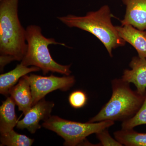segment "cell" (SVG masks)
I'll use <instances>...</instances> for the list:
<instances>
[{
	"label": "cell",
	"instance_id": "cell-3",
	"mask_svg": "<svg viewBox=\"0 0 146 146\" xmlns=\"http://www.w3.org/2000/svg\"><path fill=\"white\" fill-rule=\"evenodd\" d=\"M111 85L112 94L110 99L88 122L106 120L124 121L133 117L141 107L146 95H142L133 91L129 83L121 78L112 80Z\"/></svg>",
	"mask_w": 146,
	"mask_h": 146
},
{
	"label": "cell",
	"instance_id": "cell-14",
	"mask_svg": "<svg viewBox=\"0 0 146 146\" xmlns=\"http://www.w3.org/2000/svg\"><path fill=\"white\" fill-rule=\"evenodd\" d=\"M114 136L123 146H146V133H139L133 129H121L114 132Z\"/></svg>",
	"mask_w": 146,
	"mask_h": 146
},
{
	"label": "cell",
	"instance_id": "cell-5",
	"mask_svg": "<svg viewBox=\"0 0 146 146\" xmlns=\"http://www.w3.org/2000/svg\"><path fill=\"white\" fill-rule=\"evenodd\" d=\"M114 124L115 121L110 120L82 123L68 121L57 116H51L42 125L64 139V145L75 146L82 145L87 136L108 128Z\"/></svg>",
	"mask_w": 146,
	"mask_h": 146
},
{
	"label": "cell",
	"instance_id": "cell-12",
	"mask_svg": "<svg viewBox=\"0 0 146 146\" xmlns=\"http://www.w3.org/2000/svg\"><path fill=\"white\" fill-rule=\"evenodd\" d=\"M40 70L39 68L35 66L27 67L21 63L18 64L12 70L0 75V93L4 96H8L11 89L21 78L29 73Z\"/></svg>",
	"mask_w": 146,
	"mask_h": 146
},
{
	"label": "cell",
	"instance_id": "cell-4",
	"mask_svg": "<svg viewBox=\"0 0 146 146\" xmlns=\"http://www.w3.org/2000/svg\"><path fill=\"white\" fill-rule=\"evenodd\" d=\"M27 48L21 63L27 67L35 66L42 70L43 74L56 72L70 75L71 65H62L52 57L48 48L50 45H60L66 46L64 43L56 42L52 38H47L42 34L41 27L30 25L26 28Z\"/></svg>",
	"mask_w": 146,
	"mask_h": 146
},
{
	"label": "cell",
	"instance_id": "cell-13",
	"mask_svg": "<svg viewBox=\"0 0 146 146\" xmlns=\"http://www.w3.org/2000/svg\"><path fill=\"white\" fill-rule=\"evenodd\" d=\"M16 104L10 97H7L0 107L1 134L13 129L18 123L15 106Z\"/></svg>",
	"mask_w": 146,
	"mask_h": 146
},
{
	"label": "cell",
	"instance_id": "cell-15",
	"mask_svg": "<svg viewBox=\"0 0 146 146\" xmlns=\"http://www.w3.org/2000/svg\"><path fill=\"white\" fill-rule=\"evenodd\" d=\"M1 146H31L34 139L16 132L14 129L1 134Z\"/></svg>",
	"mask_w": 146,
	"mask_h": 146
},
{
	"label": "cell",
	"instance_id": "cell-8",
	"mask_svg": "<svg viewBox=\"0 0 146 146\" xmlns=\"http://www.w3.org/2000/svg\"><path fill=\"white\" fill-rule=\"evenodd\" d=\"M125 12L121 25H131L142 31L146 30V0H121Z\"/></svg>",
	"mask_w": 146,
	"mask_h": 146
},
{
	"label": "cell",
	"instance_id": "cell-18",
	"mask_svg": "<svg viewBox=\"0 0 146 146\" xmlns=\"http://www.w3.org/2000/svg\"><path fill=\"white\" fill-rule=\"evenodd\" d=\"M107 129L100 131L96 133L97 138L100 142L101 146H123L115 138V139L112 138L110 134Z\"/></svg>",
	"mask_w": 146,
	"mask_h": 146
},
{
	"label": "cell",
	"instance_id": "cell-6",
	"mask_svg": "<svg viewBox=\"0 0 146 146\" xmlns=\"http://www.w3.org/2000/svg\"><path fill=\"white\" fill-rule=\"evenodd\" d=\"M24 76L30 84L33 105L52 91L58 89L68 91L74 86L76 82L74 76L70 75L60 77L52 74L48 76H43L31 74Z\"/></svg>",
	"mask_w": 146,
	"mask_h": 146
},
{
	"label": "cell",
	"instance_id": "cell-11",
	"mask_svg": "<svg viewBox=\"0 0 146 146\" xmlns=\"http://www.w3.org/2000/svg\"><path fill=\"white\" fill-rule=\"evenodd\" d=\"M9 95L18 106L19 111H22L24 115L33 106L30 84L24 76L20 79L16 85L11 89Z\"/></svg>",
	"mask_w": 146,
	"mask_h": 146
},
{
	"label": "cell",
	"instance_id": "cell-20",
	"mask_svg": "<svg viewBox=\"0 0 146 146\" xmlns=\"http://www.w3.org/2000/svg\"><path fill=\"white\" fill-rule=\"evenodd\" d=\"M0 1H1V0H0Z\"/></svg>",
	"mask_w": 146,
	"mask_h": 146
},
{
	"label": "cell",
	"instance_id": "cell-16",
	"mask_svg": "<svg viewBox=\"0 0 146 146\" xmlns=\"http://www.w3.org/2000/svg\"><path fill=\"white\" fill-rule=\"evenodd\" d=\"M146 125V96L141 107L134 115L129 119L122 122V129H133L138 126Z\"/></svg>",
	"mask_w": 146,
	"mask_h": 146
},
{
	"label": "cell",
	"instance_id": "cell-19",
	"mask_svg": "<svg viewBox=\"0 0 146 146\" xmlns=\"http://www.w3.org/2000/svg\"><path fill=\"white\" fill-rule=\"evenodd\" d=\"M145 31H146V30H145Z\"/></svg>",
	"mask_w": 146,
	"mask_h": 146
},
{
	"label": "cell",
	"instance_id": "cell-10",
	"mask_svg": "<svg viewBox=\"0 0 146 146\" xmlns=\"http://www.w3.org/2000/svg\"><path fill=\"white\" fill-rule=\"evenodd\" d=\"M116 27L120 37L134 48L138 56L146 58L145 31L138 29L131 25H121Z\"/></svg>",
	"mask_w": 146,
	"mask_h": 146
},
{
	"label": "cell",
	"instance_id": "cell-9",
	"mask_svg": "<svg viewBox=\"0 0 146 146\" xmlns=\"http://www.w3.org/2000/svg\"><path fill=\"white\" fill-rule=\"evenodd\" d=\"M130 70L123 71L121 79L128 83H133L136 91L142 95H146V58L133 56L129 64Z\"/></svg>",
	"mask_w": 146,
	"mask_h": 146
},
{
	"label": "cell",
	"instance_id": "cell-7",
	"mask_svg": "<svg viewBox=\"0 0 146 146\" xmlns=\"http://www.w3.org/2000/svg\"><path fill=\"white\" fill-rule=\"evenodd\" d=\"M54 106L53 102L47 101L44 98L33 106L25 114V117L18 121L16 127L19 129H26L31 133H34L41 128L39 123L44 121L51 117V113Z\"/></svg>",
	"mask_w": 146,
	"mask_h": 146
},
{
	"label": "cell",
	"instance_id": "cell-2",
	"mask_svg": "<svg viewBox=\"0 0 146 146\" xmlns=\"http://www.w3.org/2000/svg\"><path fill=\"white\" fill-rule=\"evenodd\" d=\"M112 13L107 5L97 10L89 11L85 16L69 14L57 18L69 28H76L89 32L97 37L113 57V50L125 46L126 42L119 36L112 22Z\"/></svg>",
	"mask_w": 146,
	"mask_h": 146
},
{
	"label": "cell",
	"instance_id": "cell-1",
	"mask_svg": "<svg viewBox=\"0 0 146 146\" xmlns=\"http://www.w3.org/2000/svg\"><path fill=\"white\" fill-rule=\"evenodd\" d=\"M19 0L0 1L1 71L12 61H21L26 52V29L18 16Z\"/></svg>",
	"mask_w": 146,
	"mask_h": 146
},
{
	"label": "cell",
	"instance_id": "cell-17",
	"mask_svg": "<svg viewBox=\"0 0 146 146\" xmlns=\"http://www.w3.org/2000/svg\"><path fill=\"white\" fill-rule=\"evenodd\" d=\"M87 95L82 90H76L70 94L69 97V102L73 108L79 109L83 107L87 103Z\"/></svg>",
	"mask_w": 146,
	"mask_h": 146
}]
</instances>
